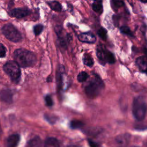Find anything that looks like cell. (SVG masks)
Listing matches in <instances>:
<instances>
[{
	"mask_svg": "<svg viewBox=\"0 0 147 147\" xmlns=\"http://www.w3.org/2000/svg\"><path fill=\"white\" fill-rule=\"evenodd\" d=\"M45 103L48 106H52L53 105V100L51 98V96L49 95H47L45 96Z\"/></svg>",
	"mask_w": 147,
	"mask_h": 147,
	"instance_id": "cell-24",
	"label": "cell"
},
{
	"mask_svg": "<svg viewBox=\"0 0 147 147\" xmlns=\"http://www.w3.org/2000/svg\"><path fill=\"white\" fill-rule=\"evenodd\" d=\"M42 141L38 136H36L29 141L26 147H41Z\"/></svg>",
	"mask_w": 147,
	"mask_h": 147,
	"instance_id": "cell-13",
	"label": "cell"
},
{
	"mask_svg": "<svg viewBox=\"0 0 147 147\" xmlns=\"http://www.w3.org/2000/svg\"><path fill=\"white\" fill-rule=\"evenodd\" d=\"M96 53L98 59L103 64L106 63H108L109 64H113L115 63V57L114 55L111 52L109 51L102 44L98 45Z\"/></svg>",
	"mask_w": 147,
	"mask_h": 147,
	"instance_id": "cell-5",
	"label": "cell"
},
{
	"mask_svg": "<svg viewBox=\"0 0 147 147\" xmlns=\"http://www.w3.org/2000/svg\"><path fill=\"white\" fill-rule=\"evenodd\" d=\"M111 3H112V5L114 6V8H115L116 9L124 5L123 2L121 1H111Z\"/></svg>",
	"mask_w": 147,
	"mask_h": 147,
	"instance_id": "cell-23",
	"label": "cell"
},
{
	"mask_svg": "<svg viewBox=\"0 0 147 147\" xmlns=\"http://www.w3.org/2000/svg\"><path fill=\"white\" fill-rule=\"evenodd\" d=\"M2 128L0 126V139L1 138V136H2Z\"/></svg>",
	"mask_w": 147,
	"mask_h": 147,
	"instance_id": "cell-28",
	"label": "cell"
},
{
	"mask_svg": "<svg viewBox=\"0 0 147 147\" xmlns=\"http://www.w3.org/2000/svg\"><path fill=\"white\" fill-rule=\"evenodd\" d=\"M20 140L18 134H13L7 137L6 141V147H17Z\"/></svg>",
	"mask_w": 147,
	"mask_h": 147,
	"instance_id": "cell-10",
	"label": "cell"
},
{
	"mask_svg": "<svg viewBox=\"0 0 147 147\" xmlns=\"http://www.w3.org/2000/svg\"><path fill=\"white\" fill-rule=\"evenodd\" d=\"M87 78H88L87 74L86 72L83 71L80 72L78 74L77 76V79L79 82H84L87 80Z\"/></svg>",
	"mask_w": 147,
	"mask_h": 147,
	"instance_id": "cell-21",
	"label": "cell"
},
{
	"mask_svg": "<svg viewBox=\"0 0 147 147\" xmlns=\"http://www.w3.org/2000/svg\"><path fill=\"white\" fill-rule=\"evenodd\" d=\"M120 31L122 33H123L125 34H126L127 36H131V37L133 36V32L131 31L130 28L128 26H121L120 28Z\"/></svg>",
	"mask_w": 147,
	"mask_h": 147,
	"instance_id": "cell-19",
	"label": "cell"
},
{
	"mask_svg": "<svg viewBox=\"0 0 147 147\" xmlns=\"http://www.w3.org/2000/svg\"><path fill=\"white\" fill-rule=\"evenodd\" d=\"M78 39L82 42L90 44L94 43L96 41L95 36L90 32H86L80 34L78 36Z\"/></svg>",
	"mask_w": 147,
	"mask_h": 147,
	"instance_id": "cell-8",
	"label": "cell"
},
{
	"mask_svg": "<svg viewBox=\"0 0 147 147\" xmlns=\"http://www.w3.org/2000/svg\"><path fill=\"white\" fill-rule=\"evenodd\" d=\"M146 104L144 96L136 97L133 102L132 113L134 118L139 121H142L146 115Z\"/></svg>",
	"mask_w": 147,
	"mask_h": 147,
	"instance_id": "cell-2",
	"label": "cell"
},
{
	"mask_svg": "<svg viewBox=\"0 0 147 147\" xmlns=\"http://www.w3.org/2000/svg\"><path fill=\"white\" fill-rule=\"evenodd\" d=\"M43 30V25L41 24H38L34 26L33 31L35 35H39Z\"/></svg>",
	"mask_w": 147,
	"mask_h": 147,
	"instance_id": "cell-22",
	"label": "cell"
},
{
	"mask_svg": "<svg viewBox=\"0 0 147 147\" xmlns=\"http://www.w3.org/2000/svg\"><path fill=\"white\" fill-rule=\"evenodd\" d=\"M0 99L2 101L10 103L13 100V93L10 89H3L0 91Z\"/></svg>",
	"mask_w": 147,
	"mask_h": 147,
	"instance_id": "cell-9",
	"label": "cell"
},
{
	"mask_svg": "<svg viewBox=\"0 0 147 147\" xmlns=\"http://www.w3.org/2000/svg\"><path fill=\"white\" fill-rule=\"evenodd\" d=\"M88 144L90 147H101L100 144H99L98 143H97L96 142H94V141H92L91 140L88 139Z\"/></svg>",
	"mask_w": 147,
	"mask_h": 147,
	"instance_id": "cell-26",
	"label": "cell"
},
{
	"mask_svg": "<svg viewBox=\"0 0 147 147\" xmlns=\"http://www.w3.org/2000/svg\"><path fill=\"white\" fill-rule=\"evenodd\" d=\"M14 61L21 67H32L36 63L35 55L25 49L20 48L16 50L13 54Z\"/></svg>",
	"mask_w": 147,
	"mask_h": 147,
	"instance_id": "cell-1",
	"label": "cell"
},
{
	"mask_svg": "<svg viewBox=\"0 0 147 147\" xmlns=\"http://www.w3.org/2000/svg\"><path fill=\"white\" fill-rule=\"evenodd\" d=\"M84 125V123L79 120H73L70 123V127L72 129H79L83 127V126Z\"/></svg>",
	"mask_w": 147,
	"mask_h": 147,
	"instance_id": "cell-18",
	"label": "cell"
},
{
	"mask_svg": "<svg viewBox=\"0 0 147 147\" xmlns=\"http://www.w3.org/2000/svg\"><path fill=\"white\" fill-rule=\"evenodd\" d=\"M132 147H138V146H132Z\"/></svg>",
	"mask_w": 147,
	"mask_h": 147,
	"instance_id": "cell-30",
	"label": "cell"
},
{
	"mask_svg": "<svg viewBox=\"0 0 147 147\" xmlns=\"http://www.w3.org/2000/svg\"><path fill=\"white\" fill-rule=\"evenodd\" d=\"M98 34L101 38L103 40H106L107 38V31L106 30L103 28L101 27L99 28V29L98 30Z\"/></svg>",
	"mask_w": 147,
	"mask_h": 147,
	"instance_id": "cell-20",
	"label": "cell"
},
{
	"mask_svg": "<svg viewBox=\"0 0 147 147\" xmlns=\"http://www.w3.org/2000/svg\"><path fill=\"white\" fill-rule=\"evenodd\" d=\"M137 67L140 71L144 72H146L147 69V64H146V57L145 56H142L138 57L136 59V61Z\"/></svg>",
	"mask_w": 147,
	"mask_h": 147,
	"instance_id": "cell-12",
	"label": "cell"
},
{
	"mask_svg": "<svg viewBox=\"0 0 147 147\" xmlns=\"http://www.w3.org/2000/svg\"><path fill=\"white\" fill-rule=\"evenodd\" d=\"M2 31L4 36L11 41L19 42L22 40L20 32L11 24L5 25L2 28Z\"/></svg>",
	"mask_w": 147,
	"mask_h": 147,
	"instance_id": "cell-6",
	"label": "cell"
},
{
	"mask_svg": "<svg viewBox=\"0 0 147 147\" xmlns=\"http://www.w3.org/2000/svg\"><path fill=\"white\" fill-rule=\"evenodd\" d=\"M68 147H79V146L75 145H70L68 146Z\"/></svg>",
	"mask_w": 147,
	"mask_h": 147,
	"instance_id": "cell-29",
	"label": "cell"
},
{
	"mask_svg": "<svg viewBox=\"0 0 147 147\" xmlns=\"http://www.w3.org/2000/svg\"><path fill=\"white\" fill-rule=\"evenodd\" d=\"M83 61L84 64L88 67H91L94 64V60L92 57L88 53L84 54L83 58Z\"/></svg>",
	"mask_w": 147,
	"mask_h": 147,
	"instance_id": "cell-15",
	"label": "cell"
},
{
	"mask_svg": "<svg viewBox=\"0 0 147 147\" xmlns=\"http://www.w3.org/2000/svg\"><path fill=\"white\" fill-rule=\"evenodd\" d=\"M45 119H46L49 122H50V123H54V122H55V118H53L52 117H51L48 116V115H45Z\"/></svg>",
	"mask_w": 147,
	"mask_h": 147,
	"instance_id": "cell-27",
	"label": "cell"
},
{
	"mask_svg": "<svg viewBox=\"0 0 147 147\" xmlns=\"http://www.w3.org/2000/svg\"><path fill=\"white\" fill-rule=\"evenodd\" d=\"M6 55V49L4 45L0 43V57H4Z\"/></svg>",
	"mask_w": 147,
	"mask_h": 147,
	"instance_id": "cell-25",
	"label": "cell"
},
{
	"mask_svg": "<svg viewBox=\"0 0 147 147\" xmlns=\"http://www.w3.org/2000/svg\"><path fill=\"white\" fill-rule=\"evenodd\" d=\"M92 9L94 11L98 13H101L103 11V6L102 4V2L99 1H95L92 5Z\"/></svg>",
	"mask_w": 147,
	"mask_h": 147,
	"instance_id": "cell-17",
	"label": "cell"
},
{
	"mask_svg": "<svg viewBox=\"0 0 147 147\" xmlns=\"http://www.w3.org/2000/svg\"><path fill=\"white\" fill-rule=\"evenodd\" d=\"M129 134H123L118 136L115 138V141L119 147H126L129 142Z\"/></svg>",
	"mask_w": 147,
	"mask_h": 147,
	"instance_id": "cell-11",
	"label": "cell"
},
{
	"mask_svg": "<svg viewBox=\"0 0 147 147\" xmlns=\"http://www.w3.org/2000/svg\"><path fill=\"white\" fill-rule=\"evenodd\" d=\"M4 71L15 82L18 81L21 76V70L19 65L14 61H9L3 65Z\"/></svg>",
	"mask_w": 147,
	"mask_h": 147,
	"instance_id": "cell-4",
	"label": "cell"
},
{
	"mask_svg": "<svg viewBox=\"0 0 147 147\" xmlns=\"http://www.w3.org/2000/svg\"><path fill=\"white\" fill-rule=\"evenodd\" d=\"M30 10L26 8H16L9 12L10 16L17 18L25 17L30 14Z\"/></svg>",
	"mask_w": 147,
	"mask_h": 147,
	"instance_id": "cell-7",
	"label": "cell"
},
{
	"mask_svg": "<svg viewBox=\"0 0 147 147\" xmlns=\"http://www.w3.org/2000/svg\"><path fill=\"white\" fill-rule=\"evenodd\" d=\"M44 147H60V144L56 138L49 137L45 141Z\"/></svg>",
	"mask_w": 147,
	"mask_h": 147,
	"instance_id": "cell-14",
	"label": "cell"
},
{
	"mask_svg": "<svg viewBox=\"0 0 147 147\" xmlns=\"http://www.w3.org/2000/svg\"><path fill=\"white\" fill-rule=\"evenodd\" d=\"M48 4L49 6L53 10L56 11H60L61 10V4L57 1H51L48 2Z\"/></svg>",
	"mask_w": 147,
	"mask_h": 147,
	"instance_id": "cell-16",
	"label": "cell"
},
{
	"mask_svg": "<svg viewBox=\"0 0 147 147\" xmlns=\"http://www.w3.org/2000/svg\"><path fill=\"white\" fill-rule=\"evenodd\" d=\"M104 87L103 83L99 76L95 75L85 88L87 96L90 98L96 97Z\"/></svg>",
	"mask_w": 147,
	"mask_h": 147,
	"instance_id": "cell-3",
	"label": "cell"
}]
</instances>
